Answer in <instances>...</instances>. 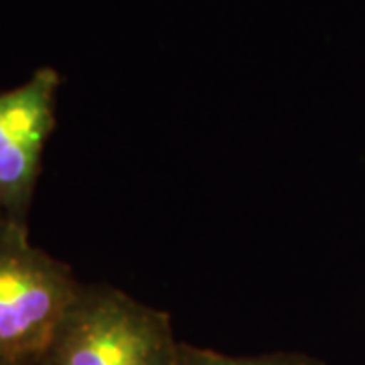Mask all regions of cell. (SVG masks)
I'll return each mask as SVG.
<instances>
[{
    "instance_id": "obj_1",
    "label": "cell",
    "mask_w": 365,
    "mask_h": 365,
    "mask_svg": "<svg viewBox=\"0 0 365 365\" xmlns=\"http://www.w3.org/2000/svg\"><path fill=\"white\" fill-rule=\"evenodd\" d=\"M169 313L110 284H81L33 365H177Z\"/></svg>"
},
{
    "instance_id": "obj_2",
    "label": "cell",
    "mask_w": 365,
    "mask_h": 365,
    "mask_svg": "<svg viewBox=\"0 0 365 365\" xmlns=\"http://www.w3.org/2000/svg\"><path fill=\"white\" fill-rule=\"evenodd\" d=\"M81 282L66 262L29 240L26 222L0 213V357L33 365Z\"/></svg>"
},
{
    "instance_id": "obj_3",
    "label": "cell",
    "mask_w": 365,
    "mask_h": 365,
    "mask_svg": "<svg viewBox=\"0 0 365 365\" xmlns=\"http://www.w3.org/2000/svg\"><path fill=\"white\" fill-rule=\"evenodd\" d=\"M61 73L39 67L25 83L0 91V213L26 222L45 146L57 124Z\"/></svg>"
},
{
    "instance_id": "obj_4",
    "label": "cell",
    "mask_w": 365,
    "mask_h": 365,
    "mask_svg": "<svg viewBox=\"0 0 365 365\" xmlns=\"http://www.w3.org/2000/svg\"><path fill=\"white\" fill-rule=\"evenodd\" d=\"M177 365H325L321 359L307 353H264V355H225L195 347L191 343H179Z\"/></svg>"
},
{
    "instance_id": "obj_5",
    "label": "cell",
    "mask_w": 365,
    "mask_h": 365,
    "mask_svg": "<svg viewBox=\"0 0 365 365\" xmlns=\"http://www.w3.org/2000/svg\"><path fill=\"white\" fill-rule=\"evenodd\" d=\"M0 365H16V364H13V361H9V359H2V357H0Z\"/></svg>"
}]
</instances>
